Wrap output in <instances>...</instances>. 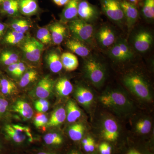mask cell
Here are the masks:
<instances>
[{
	"mask_svg": "<svg viewBox=\"0 0 154 154\" xmlns=\"http://www.w3.org/2000/svg\"><path fill=\"white\" fill-rule=\"evenodd\" d=\"M125 85L135 95L140 99L149 101L151 99L148 85L140 76L137 74L129 75L123 79Z\"/></svg>",
	"mask_w": 154,
	"mask_h": 154,
	"instance_id": "obj_1",
	"label": "cell"
},
{
	"mask_svg": "<svg viewBox=\"0 0 154 154\" xmlns=\"http://www.w3.org/2000/svg\"><path fill=\"white\" fill-rule=\"evenodd\" d=\"M69 28L74 38L83 42L91 41L94 35L93 25L80 19L69 22Z\"/></svg>",
	"mask_w": 154,
	"mask_h": 154,
	"instance_id": "obj_2",
	"label": "cell"
},
{
	"mask_svg": "<svg viewBox=\"0 0 154 154\" xmlns=\"http://www.w3.org/2000/svg\"><path fill=\"white\" fill-rule=\"evenodd\" d=\"M85 71L88 79L94 85L99 87L105 82L106 71L101 63L94 58L88 59L85 63Z\"/></svg>",
	"mask_w": 154,
	"mask_h": 154,
	"instance_id": "obj_3",
	"label": "cell"
},
{
	"mask_svg": "<svg viewBox=\"0 0 154 154\" xmlns=\"http://www.w3.org/2000/svg\"><path fill=\"white\" fill-rule=\"evenodd\" d=\"M122 0H100L103 13L110 20L116 23H122L125 19L122 7Z\"/></svg>",
	"mask_w": 154,
	"mask_h": 154,
	"instance_id": "obj_4",
	"label": "cell"
},
{
	"mask_svg": "<svg viewBox=\"0 0 154 154\" xmlns=\"http://www.w3.org/2000/svg\"><path fill=\"white\" fill-rule=\"evenodd\" d=\"M5 131L9 140L15 143H23L27 140H33V137L30 128L28 127L18 125H7L5 127Z\"/></svg>",
	"mask_w": 154,
	"mask_h": 154,
	"instance_id": "obj_5",
	"label": "cell"
},
{
	"mask_svg": "<svg viewBox=\"0 0 154 154\" xmlns=\"http://www.w3.org/2000/svg\"><path fill=\"white\" fill-rule=\"evenodd\" d=\"M43 48V45L33 37L27 38L22 46L25 58L32 62L39 61Z\"/></svg>",
	"mask_w": 154,
	"mask_h": 154,
	"instance_id": "obj_6",
	"label": "cell"
},
{
	"mask_svg": "<svg viewBox=\"0 0 154 154\" xmlns=\"http://www.w3.org/2000/svg\"><path fill=\"white\" fill-rule=\"evenodd\" d=\"M100 100L104 106L111 108H121L128 104L126 96L119 91L106 92L101 96Z\"/></svg>",
	"mask_w": 154,
	"mask_h": 154,
	"instance_id": "obj_7",
	"label": "cell"
},
{
	"mask_svg": "<svg viewBox=\"0 0 154 154\" xmlns=\"http://www.w3.org/2000/svg\"><path fill=\"white\" fill-rule=\"evenodd\" d=\"M109 54L116 60L122 61L130 59L134 55L127 42L122 39L115 42L109 50Z\"/></svg>",
	"mask_w": 154,
	"mask_h": 154,
	"instance_id": "obj_8",
	"label": "cell"
},
{
	"mask_svg": "<svg viewBox=\"0 0 154 154\" xmlns=\"http://www.w3.org/2000/svg\"><path fill=\"white\" fill-rule=\"evenodd\" d=\"M100 12L98 8L87 0H81L78 7V16L79 19L90 23L99 18Z\"/></svg>",
	"mask_w": 154,
	"mask_h": 154,
	"instance_id": "obj_9",
	"label": "cell"
},
{
	"mask_svg": "<svg viewBox=\"0 0 154 154\" xmlns=\"http://www.w3.org/2000/svg\"><path fill=\"white\" fill-rule=\"evenodd\" d=\"M153 37L148 31H141L135 36L134 45L135 48L140 52H146L151 46Z\"/></svg>",
	"mask_w": 154,
	"mask_h": 154,
	"instance_id": "obj_10",
	"label": "cell"
},
{
	"mask_svg": "<svg viewBox=\"0 0 154 154\" xmlns=\"http://www.w3.org/2000/svg\"><path fill=\"white\" fill-rule=\"evenodd\" d=\"M121 5L128 27L131 28L139 18V14L137 7L125 0L122 1Z\"/></svg>",
	"mask_w": 154,
	"mask_h": 154,
	"instance_id": "obj_11",
	"label": "cell"
},
{
	"mask_svg": "<svg viewBox=\"0 0 154 154\" xmlns=\"http://www.w3.org/2000/svg\"><path fill=\"white\" fill-rule=\"evenodd\" d=\"M116 38L115 32L108 26H103L96 34L97 41L104 47H108L113 45L116 42Z\"/></svg>",
	"mask_w": 154,
	"mask_h": 154,
	"instance_id": "obj_12",
	"label": "cell"
},
{
	"mask_svg": "<svg viewBox=\"0 0 154 154\" xmlns=\"http://www.w3.org/2000/svg\"><path fill=\"white\" fill-rule=\"evenodd\" d=\"M103 137L108 141H115L119 136V127L117 122L112 118H107L103 122Z\"/></svg>",
	"mask_w": 154,
	"mask_h": 154,
	"instance_id": "obj_13",
	"label": "cell"
},
{
	"mask_svg": "<svg viewBox=\"0 0 154 154\" xmlns=\"http://www.w3.org/2000/svg\"><path fill=\"white\" fill-rule=\"evenodd\" d=\"M54 84L53 81L49 77L42 78L36 86V96L40 99L48 98L52 92Z\"/></svg>",
	"mask_w": 154,
	"mask_h": 154,
	"instance_id": "obj_14",
	"label": "cell"
},
{
	"mask_svg": "<svg viewBox=\"0 0 154 154\" xmlns=\"http://www.w3.org/2000/svg\"><path fill=\"white\" fill-rule=\"evenodd\" d=\"M81 0H70L65 6L61 14V19L64 22H69L76 19L78 7Z\"/></svg>",
	"mask_w": 154,
	"mask_h": 154,
	"instance_id": "obj_15",
	"label": "cell"
},
{
	"mask_svg": "<svg viewBox=\"0 0 154 154\" xmlns=\"http://www.w3.org/2000/svg\"><path fill=\"white\" fill-rule=\"evenodd\" d=\"M19 12L25 16L35 15L39 11L38 0H18Z\"/></svg>",
	"mask_w": 154,
	"mask_h": 154,
	"instance_id": "obj_16",
	"label": "cell"
},
{
	"mask_svg": "<svg viewBox=\"0 0 154 154\" xmlns=\"http://www.w3.org/2000/svg\"><path fill=\"white\" fill-rule=\"evenodd\" d=\"M49 30L54 44H60L65 38L66 28L60 23L56 22L52 24L49 26Z\"/></svg>",
	"mask_w": 154,
	"mask_h": 154,
	"instance_id": "obj_17",
	"label": "cell"
},
{
	"mask_svg": "<svg viewBox=\"0 0 154 154\" xmlns=\"http://www.w3.org/2000/svg\"><path fill=\"white\" fill-rule=\"evenodd\" d=\"M66 45L72 52L82 57H86L90 54V51L88 48L83 42L76 38L69 39L66 42Z\"/></svg>",
	"mask_w": 154,
	"mask_h": 154,
	"instance_id": "obj_18",
	"label": "cell"
},
{
	"mask_svg": "<svg viewBox=\"0 0 154 154\" xmlns=\"http://www.w3.org/2000/svg\"><path fill=\"white\" fill-rule=\"evenodd\" d=\"M63 67L67 71H73L76 69L79 65L77 57L71 53L65 52L60 57Z\"/></svg>",
	"mask_w": 154,
	"mask_h": 154,
	"instance_id": "obj_19",
	"label": "cell"
},
{
	"mask_svg": "<svg viewBox=\"0 0 154 154\" xmlns=\"http://www.w3.org/2000/svg\"><path fill=\"white\" fill-rule=\"evenodd\" d=\"M46 61L50 69L54 73L60 72L63 67L60 57L56 51H51L48 54Z\"/></svg>",
	"mask_w": 154,
	"mask_h": 154,
	"instance_id": "obj_20",
	"label": "cell"
},
{
	"mask_svg": "<svg viewBox=\"0 0 154 154\" xmlns=\"http://www.w3.org/2000/svg\"><path fill=\"white\" fill-rule=\"evenodd\" d=\"M13 110L20 114L24 119H30L33 116V112L32 107L25 101H17L13 106Z\"/></svg>",
	"mask_w": 154,
	"mask_h": 154,
	"instance_id": "obj_21",
	"label": "cell"
},
{
	"mask_svg": "<svg viewBox=\"0 0 154 154\" xmlns=\"http://www.w3.org/2000/svg\"><path fill=\"white\" fill-rule=\"evenodd\" d=\"M66 117V112L64 108L59 107L53 113L46 125L48 127L57 126L63 122Z\"/></svg>",
	"mask_w": 154,
	"mask_h": 154,
	"instance_id": "obj_22",
	"label": "cell"
},
{
	"mask_svg": "<svg viewBox=\"0 0 154 154\" xmlns=\"http://www.w3.org/2000/svg\"><path fill=\"white\" fill-rule=\"evenodd\" d=\"M56 90L60 96H66L71 94L73 88L69 81L66 78L59 80L55 86Z\"/></svg>",
	"mask_w": 154,
	"mask_h": 154,
	"instance_id": "obj_23",
	"label": "cell"
},
{
	"mask_svg": "<svg viewBox=\"0 0 154 154\" xmlns=\"http://www.w3.org/2000/svg\"><path fill=\"white\" fill-rule=\"evenodd\" d=\"M82 112L73 101L70 100L67 105V119L69 122H74L80 118Z\"/></svg>",
	"mask_w": 154,
	"mask_h": 154,
	"instance_id": "obj_24",
	"label": "cell"
},
{
	"mask_svg": "<svg viewBox=\"0 0 154 154\" xmlns=\"http://www.w3.org/2000/svg\"><path fill=\"white\" fill-rule=\"evenodd\" d=\"M1 5V11L3 14L14 16L19 12L18 0H5Z\"/></svg>",
	"mask_w": 154,
	"mask_h": 154,
	"instance_id": "obj_25",
	"label": "cell"
},
{
	"mask_svg": "<svg viewBox=\"0 0 154 154\" xmlns=\"http://www.w3.org/2000/svg\"><path fill=\"white\" fill-rule=\"evenodd\" d=\"M85 127L81 123H77L73 125L69 128L68 134L71 139L74 141H78L82 138Z\"/></svg>",
	"mask_w": 154,
	"mask_h": 154,
	"instance_id": "obj_26",
	"label": "cell"
},
{
	"mask_svg": "<svg viewBox=\"0 0 154 154\" xmlns=\"http://www.w3.org/2000/svg\"><path fill=\"white\" fill-rule=\"evenodd\" d=\"M142 12L146 19L149 20H153L154 0H143Z\"/></svg>",
	"mask_w": 154,
	"mask_h": 154,
	"instance_id": "obj_27",
	"label": "cell"
},
{
	"mask_svg": "<svg viewBox=\"0 0 154 154\" xmlns=\"http://www.w3.org/2000/svg\"><path fill=\"white\" fill-rule=\"evenodd\" d=\"M19 58V55L16 53L11 51H5L1 54L0 60L4 64L10 66L18 63Z\"/></svg>",
	"mask_w": 154,
	"mask_h": 154,
	"instance_id": "obj_28",
	"label": "cell"
},
{
	"mask_svg": "<svg viewBox=\"0 0 154 154\" xmlns=\"http://www.w3.org/2000/svg\"><path fill=\"white\" fill-rule=\"evenodd\" d=\"M2 93L5 95H11L17 91V86L11 80L3 79L0 81Z\"/></svg>",
	"mask_w": 154,
	"mask_h": 154,
	"instance_id": "obj_29",
	"label": "cell"
},
{
	"mask_svg": "<svg viewBox=\"0 0 154 154\" xmlns=\"http://www.w3.org/2000/svg\"><path fill=\"white\" fill-rule=\"evenodd\" d=\"M30 27L29 22L26 19H16L11 24V27L14 31L24 34L28 31Z\"/></svg>",
	"mask_w": 154,
	"mask_h": 154,
	"instance_id": "obj_30",
	"label": "cell"
},
{
	"mask_svg": "<svg viewBox=\"0 0 154 154\" xmlns=\"http://www.w3.org/2000/svg\"><path fill=\"white\" fill-rule=\"evenodd\" d=\"M43 140L45 144L49 146L60 145L63 142L62 137L56 133L47 134L44 136Z\"/></svg>",
	"mask_w": 154,
	"mask_h": 154,
	"instance_id": "obj_31",
	"label": "cell"
},
{
	"mask_svg": "<svg viewBox=\"0 0 154 154\" xmlns=\"http://www.w3.org/2000/svg\"><path fill=\"white\" fill-rule=\"evenodd\" d=\"M37 76L38 73L36 71L33 70L28 71L22 77L19 82V85L22 88L26 87L30 83L37 79Z\"/></svg>",
	"mask_w": 154,
	"mask_h": 154,
	"instance_id": "obj_32",
	"label": "cell"
},
{
	"mask_svg": "<svg viewBox=\"0 0 154 154\" xmlns=\"http://www.w3.org/2000/svg\"><path fill=\"white\" fill-rule=\"evenodd\" d=\"M36 37L42 44H49L52 41L51 34L46 28H40L37 30Z\"/></svg>",
	"mask_w": 154,
	"mask_h": 154,
	"instance_id": "obj_33",
	"label": "cell"
},
{
	"mask_svg": "<svg viewBox=\"0 0 154 154\" xmlns=\"http://www.w3.org/2000/svg\"><path fill=\"white\" fill-rule=\"evenodd\" d=\"M152 122L148 119H145L138 122L136 125L137 131L141 134H147L150 131Z\"/></svg>",
	"mask_w": 154,
	"mask_h": 154,
	"instance_id": "obj_34",
	"label": "cell"
},
{
	"mask_svg": "<svg viewBox=\"0 0 154 154\" xmlns=\"http://www.w3.org/2000/svg\"><path fill=\"white\" fill-rule=\"evenodd\" d=\"M24 38V33L13 30L8 33L5 37V41L8 44L16 45L20 43Z\"/></svg>",
	"mask_w": 154,
	"mask_h": 154,
	"instance_id": "obj_35",
	"label": "cell"
},
{
	"mask_svg": "<svg viewBox=\"0 0 154 154\" xmlns=\"http://www.w3.org/2000/svg\"><path fill=\"white\" fill-rule=\"evenodd\" d=\"M77 90L82 96L83 99L87 104V107L90 106L94 100V95L92 92L88 88L83 86L78 87Z\"/></svg>",
	"mask_w": 154,
	"mask_h": 154,
	"instance_id": "obj_36",
	"label": "cell"
},
{
	"mask_svg": "<svg viewBox=\"0 0 154 154\" xmlns=\"http://www.w3.org/2000/svg\"><path fill=\"white\" fill-rule=\"evenodd\" d=\"M48 122L46 116L44 113H37L35 115L34 119V124L36 127L38 128L45 126Z\"/></svg>",
	"mask_w": 154,
	"mask_h": 154,
	"instance_id": "obj_37",
	"label": "cell"
},
{
	"mask_svg": "<svg viewBox=\"0 0 154 154\" xmlns=\"http://www.w3.org/2000/svg\"><path fill=\"white\" fill-rule=\"evenodd\" d=\"M99 151L100 154H111L112 148L107 143H102L99 146Z\"/></svg>",
	"mask_w": 154,
	"mask_h": 154,
	"instance_id": "obj_38",
	"label": "cell"
},
{
	"mask_svg": "<svg viewBox=\"0 0 154 154\" xmlns=\"http://www.w3.org/2000/svg\"><path fill=\"white\" fill-rule=\"evenodd\" d=\"M8 104V102L6 99L0 98V116L6 112Z\"/></svg>",
	"mask_w": 154,
	"mask_h": 154,
	"instance_id": "obj_39",
	"label": "cell"
},
{
	"mask_svg": "<svg viewBox=\"0 0 154 154\" xmlns=\"http://www.w3.org/2000/svg\"><path fill=\"white\" fill-rule=\"evenodd\" d=\"M25 69H26V67L25 64L22 63H19L18 68L14 75L18 77L21 76L25 71Z\"/></svg>",
	"mask_w": 154,
	"mask_h": 154,
	"instance_id": "obj_40",
	"label": "cell"
},
{
	"mask_svg": "<svg viewBox=\"0 0 154 154\" xmlns=\"http://www.w3.org/2000/svg\"><path fill=\"white\" fill-rule=\"evenodd\" d=\"M75 96L76 97L77 101H78V102H79L80 104L84 105V106H87V104H86V102H85V100H84V99H83L82 96V95L80 94V92L77 90H76V91Z\"/></svg>",
	"mask_w": 154,
	"mask_h": 154,
	"instance_id": "obj_41",
	"label": "cell"
},
{
	"mask_svg": "<svg viewBox=\"0 0 154 154\" xmlns=\"http://www.w3.org/2000/svg\"><path fill=\"white\" fill-rule=\"evenodd\" d=\"M91 137H88L84 139L82 141V144L84 149L87 152H89V145Z\"/></svg>",
	"mask_w": 154,
	"mask_h": 154,
	"instance_id": "obj_42",
	"label": "cell"
},
{
	"mask_svg": "<svg viewBox=\"0 0 154 154\" xmlns=\"http://www.w3.org/2000/svg\"><path fill=\"white\" fill-rule=\"evenodd\" d=\"M43 105H49V102H48L47 100L44 99H39L35 102V108L40 107V106H43Z\"/></svg>",
	"mask_w": 154,
	"mask_h": 154,
	"instance_id": "obj_43",
	"label": "cell"
},
{
	"mask_svg": "<svg viewBox=\"0 0 154 154\" xmlns=\"http://www.w3.org/2000/svg\"><path fill=\"white\" fill-rule=\"evenodd\" d=\"M18 64H19V63H17L13 64L9 66L8 69L12 74L15 75V73L18 68Z\"/></svg>",
	"mask_w": 154,
	"mask_h": 154,
	"instance_id": "obj_44",
	"label": "cell"
},
{
	"mask_svg": "<svg viewBox=\"0 0 154 154\" xmlns=\"http://www.w3.org/2000/svg\"><path fill=\"white\" fill-rule=\"evenodd\" d=\"M54 3L59 7L65 6L69 2L70 0H52Z\"/></svg>",
	"mask_w": 154,
	"mask_h": 154,
	"instance_id": "obj_45",
	"label": "cell"
},
{
	"mask_svg": "<svg viewBox=\"0 0 154 154\" xmlns=\"http://www.w3.org/2000/svg\"><path fill=\"white\" fill-rule=\"evenodd\" d=\"M95 141H94L93 138L91 137L89 145V152H92L95 150Z\"/></svg>",
	"mask_w": 154,
	"mask_h": 154,
	"instance_id": "obj_46",
	"label": "cell"
},
{
	"mask_svg": "<svg viewBox=\"0 0 154 154\" xmlns=\"http://www.w3.org/2000/svg\"><path fill=\"white\" fill-rule=\"evenodd\" d=\"M48 109H49V105H43V106L36 108V109L37 111L41 112V113L46 112L48 110Z\"/></svg>",
	"mask_w": 154,
	"mask_h": 154,
	"instance_id": "obj_47",
	"label": "cell"
},
{
	"mask_svg": "<svg viewBox=\"0 0 154 154\" xmlns=\"http://www.w3.org/2000/svg\"><path fill=\"white\" fill-rule=\"evenodd\" d=\"M128 2L133 4L137 6L143 0H125Z\"/></svg>",
	"mask_w": 154,
	"mask_h": 154,
	"instance_id": "obj_48",
	"label": "cell"
},
{
	"mask_svg": "<svg viewBox=\"0 0 154 154\" xmlns=\"http://www.w3.org/2000/svg\"><path fill=\"white\" fill-rule=\"evenodd\" d=\"M5 25L2 23L0 22V37L2 36L4 31H5Z\"/></svg>",
	"mask_w": 154,
	"mask_h": 154,
	"instance_id": "obj_49",
	"label": "cell"
},
{
	"mask_svg": "<svg viewBox=\"0 0 154 154\" xmlns=\"http://www.w3.org/2000/svg\"><path fill=\"white\" fill-rule=\"evenodd\" d=\"M127 154H141L139 152H137V151L135 150H131L130 151L128 152Z\"/></svg>",
	"mask_w": 154,
	"mask_h": 154,
	"instance_id": "obj_50",
	"label": "cell"
},
{
	"mask_svg": "<svg viewBox=\"0 0 154 154\" xmlns=\"http://www.w3.org/2000/svg\"><path fill=\"white\" fill-rule=\"evenodd\" d=\"M37 154H57L55 153L51 152H39Z\"/></svg>",
	"mask_w": 154,
	"mask_h": 154,
	"instance_id": "obj_51",
	"label": "cell"
},
{
	"mask_svg": "<svg viewBox=\"0 0 154 154\" xmlns=\"http://www.w3.org/2000/svg\"><path fill=\"white\" fill-rule=\"evenodd\" d=\"M69 154H81L79 152H78V151L75 150H73L70 152L69 153Z\"/></svg>",
	"mask_w": 154,
	"mask_h": 154,
	"instance_id": "obj_52",
	"label": "cell"
},
{
	"mask_svg": "<svg viewBox=\"0 0 154 154\" xmlns=\"http://www.w3.org/2000/svg\"><path fill=\"white\" fill-rule=\"evenodd\" d=\"M2 144H1V143H0V152L2 151Z\"/></svg>",
	"mask_w": 154,
	"mask_h": 154,
	"instance_id": "obj_53",
	"label": "cell"
},
{
	"mask_svg": "<svg viewBox=\"0 0 154 154\" xmlns=\"http://www.w3.org/2000/svg\"><path fill=\"white\" fill-rule=\"evenodd\" d=\"M5 0H0V5L2 4L3 2H5Z\"/></svg>",
	"mask_w": 154,
	"mask_h": 154,
	"instance_id": "obj_54",
	"label": "cell"
},
{
	"mask_svg": "<svg viewBox=\"0 0 154 154\" xmlns=\"http://www.w3.org/2000/svg\"><path fill=\"white\" fill-rule=\"evenodd\" d=\"M0 88H1V82H0Z\"/></svg>",
	"mask_w": 154,
	"mask_h": 154,
	"instance_id": "obj_55",
	"label": "cell"
}]
</instances>
